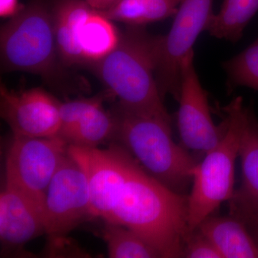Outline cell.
<instances>
[{
	"label": "cell",
	"mask_w": 258,
	"mask_h": 258,
	"mask_svg": "<svg viewBox=\"0 0 258 258\" xmlns=\"http://www.w3.org/2000/svg\"><path fill=\"white\" fill-rule=\"evenodd\" d=\"M68 149L69 144L58 136L13 137L7 154L5 184L26 195L43 212L49 184Z\"/></svg>",
	"instance_id": "cell-7"
},
{
	"label": "cell",
	"mask_w": 258,
	"mask_h": 258,
	"mask_svg": "<svg viewBox=\"0 0 258 258\" xmlns=\"http://www.w3.org/2000/svg\"><path fill=\"white\" fill-rule=\"evenodd\" d=\"M135 231L161 257H181L189 235L187 195L169 189L144 171L131 155L128 172L107 219Z\"/></svg>",
	"instance_id": "cell-1"
},
{
	"label": "cell",
	"mask_w": 258,
	"mask_h": 258,
	"mask_svg": "<svg viewBox=\"0 0 258 258\" xmlns=\"http://www.w3.org/2000/svg\"><path fill=\"white\" fill-rule=\"evenodd\" d=\"M257 12L258 0H223L206 30L212 37L235 43L242 38L244 29Z\"/></svg>",
	"instance_id": "cell-18"
},
{
	"label": "cell",
	"mask_w": 258,
	"mask_h": 258,
	"mask_svg": "<svg viewBox=\"0 0 258 258\" xmlns=\"http://www.w3.org/2000/svg\"><path fill=\"white\" fill-rule=\"evenodd\" d=\"M89 217L92 215L87 179L68 151L49 184L44 205L51 252L66 249L70 232Z\"/></svg>",
	"instance_id": "cell-6"
},
{
	"label": "cell",
	"mask_w": 258,
	"mask_h": 258,
	"mask_svg": "<svg viewBox=\"0 0 258 258\" xmlns=\"http://www.w3.org/2000/svg\"><path fill=\"white\" fill-rule=\"evenodd\" d=\"M244 105L236 97L222 108L226 130L218 144L204 155L193 171L187 195V222L190 232L196 230L235 193V171L240 148L242 113Z\"/></svg>",
	"instance_id": "cell-5"
},
{
	"label": "cell",
	"mask_w": 258,
	"mask_h": 258,
	"mask_svg": "<svg viewBox=\"0 0 258 258\" xmlns=\"http://www.w3.org/2000/svg\"><path fill=\"white\" fill-rule=\"evenodd\" d=\"M68 151L87 179L92 217L107 220L126 179L131 154L115 144L106 149L69 146Z\"/></svg>",
	"instance_id": "cell-10"
},
{
	"label": "cell",
	"mask_w": 258,
	"mask_h": 258,
	"mask_svg": "<svg viewBox=\"0 0 258 258\" xmlns=\"http://www.w3.org/2000/svg\"><path fill=\"white\" fill-rule=\"evenodd\" d=\"M238 157L242 167V183L229 203L258 204V119L250 106H244L242 110Z\"/></svg>",
	"instance_id": "cell-15"
},
{
	"label": "cell",
	"mask_w": 258,
	"mask_h": 258,
	"mask_svg": "<svg viewBox=\"0 0 258 258\" xmlns=\"http://www.w3.org/2000/svg\"><path fill=\"white\" fill-rule=\"evenodd\" d=\"M109 96L111 95L108 92L107 94H98L90 98L60 102V125L57 136L67 143L68 139L86 113L96 105L104 102Z\"/></svg>",
	"instance_id": "cell-22"
},
{
	"label": "cell",
	"mask_w": 258,
	"mask_h": 258,
	"mask_svg": "<svg viewBox=\"0 0 258 258\" xmlns=\"http://www.w3.org/2000/svg\"><path fill=\"white\" fill-rule=\"evenodd\" d=\"M230 215L240 219L258 244V204L230 205Z\"/></svg>",
	"instance_id": "cell-24"
},
{
	"label": "cell",
	"mask_w": 258,
	"mask_h": 258,
	"mask_svg": "<svg viewBox=\"0 0 258 258\" xmlns=\"http://www.w3.org/2000/svg\"><path fill=\"white\" fill-rule=\"evenodd\" d=\"M93 10L104 11L109 9L120 0H83Z\"/></svg>",
	"instance_id": "cell-26"
},
{
	"label": "cell",
	"mask_w": 258,
	"mask_h": 258,
	"mask_svg": "<svg viewBox=\"0 0 258 258\" xmlns=\"http://www.w3.org/2000/svg\"><path fill=\"white\" fill-rule=\"evenodd\" d=\"M115 140L158 181L180 195H187L198 161L189 151L174 142L171 120L113 108Z\"/></svg>",
	"instance_id": "cell-3"
},
{
	"label": "cell",
	"mask_w": 258,
	"mask_h": 258,
	"mask_svg": "<svg viewBox=\"0 0 258 258\" xmlns=\"http://www.w3.org/2000/svg\"><path fill=\"white\" fill-rule=\"evenodd\" d=\"M159 37L144 26L127 25L114 50L93 69L120 109L171 120L156 79Z\"/></svg>",
	"instance_id": "cell-2"
},
{
	"label": "cell",
	"mask_w": 258,
	"mask_h": 258,
	"mask_svg": "<svg viewBox=\"0 0 258 258\" xmlns=\"http://www.w3.org/2000/svg\"><path fill=\"white\" fill-rule=\"evenodd\" d=\"M60 101L40 88L16 91L0 88V112L13 137L47 138L60 129Z\"/></svg>",
	"instance_id": "cell-11"
},
{
	"label": "cell",
	"mask_w": 258,
	"mask_h": 258,
	"mask_svg": "<svg viewBox=\"0 0 258 258\" xmlns=\"http://www.w3.org/2000/svg\"><path fill=\"white\" fill-rule=\"evenodd\" d=\"M182 0H120L109 9L98 11L112 21L145 26L175 16Z\"/></svg>",
	"instance_id": "cell-17"
},
{
	"label": "cell",
	"mask_w": 258,
	"mask_h": 258,
	"mask_svg": "<svg viewBox=\"0 0 258 258\" xmlns=\"http://www.w3.org/2000/svg\"><path fill=\"white\" fill-rule=\"evenodd\" d=\"M227 76V87L238 86L258 91V37L245 50L222 63Z\"/></svg>",
	"instance_id": "cell-21"
},
{
	"label": "cell",
	"mask_w": 258,
	"mask_h": 258,
	"mask_svg": "<svg viewBox=\"0 0 258 258\" xmlns=\"http://www.w3.org/2000/svg\"><path fill=\"white\" fill-rule=\"evenodd\" d=\"M112 22L93 9L83 22L79 44L86 63L93 64L102 60L118 45L120 32Z\"/></svg>",
	"instance_id": "cell-16"
},
{
	"label": "cell",
	"mask_w": 258,
	"mask_h": 258,
	"mask_svg": "<svg viewBox=\"0 0 258 258\" xmlns=\"http://www.w3.org/2000/svg\"><path fill=\"white\" fill-rule=\"evenodd\" d=\"M55 0H32L0 32L2 69L55 81L62 64L54 32Z\"/></svg>",
	"instance_id": "cell-4"
},
{
	"label": "cell",
	"mask_w": 258,
	"mask_h": 258,
	"mask_svg": "<svg viewBox=\"0 0 258 258\" xmlns=\"http://www.w3.org/2000/svg\"><path fill=\"white\" fill-rule=\"evenodd\" d=\"M194 59L192 49L181 60L177 126L181 145L205 155L221 140L226 123L224 120L220 125L215 124L208 94L200 83Z\"/></svg>",
	"instance_id": "cell-9"
},
{
	"label": "cell",
	"mask_w": 258,
	"mask_h": 258,
	"mask_svg": "<svg viewBox=\"0 0 258 258\" xmlns=\"http://www.w3.org/2000/svg\"><path fill=\"white\" fill-rule=\"evenodd\" d=\"M103 103L93 107L83 117L68 139L69 146L97 148L109 139H114L116 117L114 112L105 109Z\"/></svg>",
	"instance_id": "cell-19"
},
{
	"label": "cell",
	"mask_w": 258,
	"mask_h": 258,
	"mask_svg": "<svg viewBox=\"0 0 258 258\" xmlns=\"http://www.w3.org/2000/svg\"><path fill=\"white\" fill-rule=\"evenodd\" d=\"M197 229L211 241L222 258H258V244L237 217L210 215Z\"/></svg>",
	"instance_id": "cell-14"
},
{
	"label": "cell",
	"mask_w": 258,
	"mask_h": 258,
	"mask_svg": "<svg viewBox=\"0 0 258 258\" xmlns=\"http://www.w3.org/2000/svg\"><path fill=\"white\" fill-rule=\"evenodd\" d=\"M103 221L101 235L106 242L108 257H161L159 252L135 231L116 222Z\"/></svg>",
	"instance_id": "cell-20"
},
{
	"label": "cell",
	"mask_w": 258,
	"mask_h": 258,
	"mask_svg": "<svg viewBox=\"0 0 258 258\" xmlns=\"http://www.w3.org/2000/svg\"><path fill=\"white\" fill-rule=\"evenodd\" d=\"M45 234L43 212L32 200L5 184L0 194L2 257L20 252L30 240Z\"/></svg>",
	"instance_id": "cell-12"
},
{
	"label": "cell",
	"mask_w": 258,
	"mask_h": 258,
	"mask_svg": "<svg viewBox=\"0 0 258 258\" xmlns=\"http://www.w3.org/2000/svg\"><path fill=\"white\" fill-rule=\"evenodd\" d=\"M214 14L213 0H182L170 30L159 35L156 79L163 99L171 95L179 101L181 60L192 50Z\"/></svg>",
	"instance_id": "cell-8"
},
{
	"label": "cell",
	"mask_w": 258,
	"mask_h": 258,
	"mask_svg": "<svg viewBox=\"0 0 258 258\" xmlns=\"http://www.w3.org/2000/svg\"><path fill=\"white\" fill-rule=\"evenodd\" d=\"M92 10L83 0H55L54 32L62 66L71 67L86 63L80 47V32Z\"/></svg>",
	"instance_id": "cell-13"
},
{
	"label": "cell",
	"mask_w": 258,
	"mask_h": 258,
	"mask_svg": "<svg viewBox=\"0 0 258 258\" xmlns=\"http://www.w3.org/2000/svg\"><path fill=\"white\" fill-rule=\"evenodd\" d=\"M24 6L18 0H0V15L2 18H12L18 14Z\"/></svg>",
	"instance_id": "cell-25"
},
{
	"label": "cell",
	"mask_w": 258,
	"mask_h": 258,
	"mask_svg": "<svg viewBox=\"0 0 258 258\" xmlns=\"http://www.w3.org/2000/svg\"><path fill=\"white\" fill-rule=\"evenodd\" d=\"M181 257L222 258L211 241L196 229L185 240Z\"/></svg>",
	"instance_id": "cell-23"
}]
</instances>
